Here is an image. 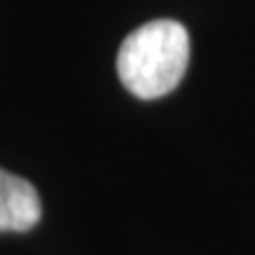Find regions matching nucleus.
I'll return each mask as SVG.
<instances>
[{
  "mask_svg": "<svg viewBox=\"0 0 255 255\" xmlns=\"http://www.w3.org/2000/svg\"><path fill=\"white\" fill-rule=\"evenodd\" d=\"M190 63V37L180 21L159 18L125 37L118 52V76L138 99H159L175 89Z\"/></svg>",
  "mask_w": 255,
  "mask_h": 255,
  "instance_id": "1",
  "label": "nucleus"
},
{
  "mask_svg": "<svg viewBox=\"0 0 255 255\" xmlns=\"http://www.w3.org/2000/svg\"><path fill=\"white\" fill-rule=\"evenodd\" d=\"M42 219V201L24 177L0 169V232H26Z\"/></svg>",
  "mask_w": 255,
  "mask_h": 255,
  "instance_id": "2",
  "label": "nucleus"
}]
</instances>
